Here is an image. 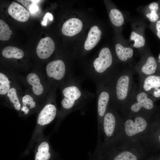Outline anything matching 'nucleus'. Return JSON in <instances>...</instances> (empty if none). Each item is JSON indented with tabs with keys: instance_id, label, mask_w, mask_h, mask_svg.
I'll return each instance as SVG.
<instances>
[{
	"instance_id": "2",
	"label": "nucleus",
	"mask_w": 160,
	"mask_h": 160,
	"mask_svg": "<svg viewBox=\"0 0 160 160\" xmlns=\"http://www.w3.org/2000/svg\"><path fill=\"white\" fill-rule=\"evenodd\" d=\"M113 61L111 51L107 47L102 48L99 52L98 57L94 60L92 73L100 78V84L107 83L117 73L114 74L109 71Z\"/></svg>"
},
{
	"instance_id": "15",
	"label": "nucleus",
	"mask_w": 160,
	"mask_h": 160,
	"mask_svg": "<svg viewBox=\"0 0 160 160\" xmlns=\"http://www.w3.org/2000/svg\"><path fill=\"white\" fill-rule=\"evenodd\" d=\"M116 124V117L111 111L107 110L103 117L102 129L107 137H111L114 134Z\"/></svg>"
},
{
	"instance_id": "26",
	"label": "nucleus",
	"mask_w": 160,
	"mask_h": 160,
	"mask_svg": "<svg viewBox=\"0 0 160 160\" xmlns=\"http://www.w3.org/2000/svg\"><path fill=\"white\" fill-rule=\"evenodd\" d=\"M22 101L23 105L27 106V105H28L30 109L34 108L36 105V103L33 101V97L28 95H25L23 97Z\"/></svg>"
},
{
	"instance_id": "23",
	"label": "nucleus",
	"mask_w": 160,
	"mask_h": 160,
	"mask_svg": "<svg viewBox=\"0 0 160 160\" xmlns=\"http://www.w3.org/2000/svg\"><path fill=\"white\" fill-rule=\"evenodd\" d=\"M7 96L10 101L13 105L17 111L21 109V104L17 97L15 88H11L7 93Z\"/></svg>"
},
{
	"instance_id": "35",
	"label": "nucleus",
	"mask_w": 160,
	"mask_h": 160,
	"mask_svg": "<svg viewBox=\"0 0 160 160\" xmlns=\"http://www.w3.org/2000/svg\"><path fill=\"white\" fill-rule=\"evenodd\" d=\"M159 141H160V135L159 136Z\"/></svg>"
},
{
	"instance_id": "13",
	"label": "nucleus",
	"mask_w": 160,
	"mask_h": 160,
	"mask_svg": "<svg viewBox=\"0 0 160 160\" xmlns=\"http://www.w3.org/2000/svg\"><path fill=\"white\" fill-rule=\"evenodd\" d=\"M83 23L80 20L76 18H70L63 24L62 32L64 35L73 36L81 31Z\"/></svg>"
},
{
	"instance_id": "33",
	"label": "nucleus",
	"mask_w": 160,
	"mask_h": 160,
	"mask_svg": "<svg viewBox=\"0 0 160 160\" xmlns=\"http://www.w3.org/2000/svg\"><path fill=\"white\" fill-rule=\"evenodd\" d=\"M29 109L27 106L22 105L20 110L24 112L25 114H27L28 113L29 111Z\"/></svg>"
},
{
	"instance_id": "36",
	"label": "nucleus",
	"mask_w": 160,
	"mask_h": 160,
	"mask_svg": "<svg viewBox=\"0 0 160 160\" xmlns=\"http://www.w3.org/2000/svg\"></svg>"
},
{
	"instance_id": "30",
	"label": "nucleus",
	"mask_w": 160,
	"mask_h": 160,
	"mask_svg": "<svg viewBox=\"0 0 160 160\" xmlns=\"http://www.w3.org/2000/svg\"><path fill=\"white\" fill-rule=\"evenodd\" d=\"M149 7L151 11H153L157 12L159 9V5L157 3L153 2L150 4Z\"/></svg>"
},
{
	"instance_id": "25",
	"label": "nucleus",
	"mask_w": 160,
	"mask_h": 160,
	"mask_svg": "<svg viewBox=\"0 0 160 160\" xmlns=\"http://www.w3.org/2000/svg\"><path fill=\"white\" fill-rule=\"evenodd\" d=\"M135 156L131 153L125 151L122 152L116 156L113 160H137Z\"/></svg>"
},
{
	"instance_id": "22",
	"label": "nucleus",
	"mask_w": 160,
	"mask_h": 160,
	"mask_svg": "<svg viewBox=\"0 0 160 160\" xmlns=\"http://www.w3.org/2000/svg\"><path fill=\"white\" fill-rule=\"evenodd\" d=\"M8 78L2 73H0V94L4 95L10 89V83Z\"/></svg>"
},
{
	"instance_id": "19",
	"label": "nucleus",
	"mask_w": 160,
	"mask_h": 160,
	"mask_svg": "<svg viewBox=\"0 0 160 160\" xmlns=\"http://www.w3.org/2000/svg\"><path fill=\"white\" fill-rule=\"evenodd\" d=\"M2 54L4 57L8 58L20 59L24 55V53L21 49L13 46L6 47L2 50Z\"/></svg>"
},
{
	"instance_id": "18",
	"label": "nucleus",
	"mask_w": 160,
	"mask_h": 160,
	"mask_svg": "<svg viewBox=\"0 0 160 160\" xmlns=\"http://www.w3.org/2000/svg\"><path fill=\"white\" fill-rule=\"evenodd\" d=\"M116 55L119 59L122 61H126L132 57L133 50L129 47H125L119 44L115 46Z\"/></svg>"
},
{
	"instance_id": "24",
	"label": "nucleus",
	"mask_w": 160,
	"mask_h": 160,
	"mask_svg": "<svg viewBox=\"0 0 160 160\" xmlns=\"http://www.w3.org/2000/svg\"><path fill=\"white\" fill-rule=\"evenodd\" d=\"M130 39L134 41L133 46L135 47H140L145 45V41L144 37L134 31L131 32Z\"/></svg>"
},
{
	"instance_id": "3",
	"label": "nucleus",
	"mask_w": 160,
	"mask_h": 160,
	"mask_svg": "<svg viewBox=\"0 0 160 160\" xmlns=\"http://www.w3.org/2000/svg\"><path fill=\"white\" fill-rule=\"evenodd\" d=\"M64 97L61 104L63 108L70 112L80 109L85 103V98L82 90L77 84L72 83L62 91Z\"/></svg>"
},
{
	"instance_id": "8",
	"label": "nucleus",
	"mask_w": 160,
	"mask_h": 160,
	"mask_svg": "<svg viewBox=\"0 0 160 160\" xmlns=\"http://www.w3.org/2000/svg\"><path fill=\"white\" fill-rule=\"evenodd\" d=\"M55 47L53 40L49 37H46L39 41L36 49V54L41 59L47 58L53 53Z\"/></svg>"
},
{
	"instance_id": "27",
	"label": "nucleus",
	"mask_w": 160,
	"mask_h": 160,
	"mask_svg": "<svg viewBox=\"0 0 160 160\" xmlns=\"http://www.w3.org/2000/svg\"><path fill=\"white\" fill-rule=\"evenodd\" d=\"M17 1L22 3L28 10L31 6L34 4H36L38 2L41 1L39 0H17Z\"/></svg>"
},
{
	"instance_id": "6",
	"label": "nucleus",
	"mask_w": 160,
	"mask_h": 160,
	"mask_svg": "<svg viewBox=\"0 0 160 160\" xmlns=\"http://www.w3.org/2000/svg\"><path fill=\"white\" fill-rule=\"evenodd\" d=\"M46 70L49 77L57 80H60L63 78L65 75V65L61 60H55L47 64Z\"/></svg>"
},
{
	"instance_id": "4",
	"label": "nucleus",
	"mask_w": 160,
	"mask_h": 160,
	"mask_svg": "<svg viewBox=\"0 0 160 160\" xmlns=\"http://www.w3.org/2000/svg\"><path fill=\"white\" fill-rule=\"evenodd\" d=\"M97 97V115L99 140L102 131L103 119L107 110L109 103L111 100V91L107 84H100Z\"/></svg>"
},
{
	"instance_id": "20",
	"label": "nucleus",
	"mask_w": 160,
	"mask_h": 160,
	"mask_svg": "<svg viewBox=\"0 0 160 160\" xmlns=\"http://www.w3.org/2000/svg\"><path fill=\"white\" fill-rule=\"evenodd\" d=\"M109 17L112 23L115 26H120L124 23L123 15L121 13L116 9H113L111 10Z\"/></svg>"
},
{
	"instance_id": "21",
	"label": "nucleus",
	"mask_w": 160,
	"mask_h": 160,
	"mask_svg": "<svg viewBox=\"0 0 160 160\" xmlns=\"http://www.w3.org/2000/svg\"><path fill=\"white\" fill-rule=\"evenodd\" d=\"M12 31L8 25L2 20H0V40L6 41L9 40Z\"/></svg>"
},
{
	"instance_id": "17",
	"label": "nucleus",
	"mask_w": 160,
	"mask_h": 160,
	"mask_svg": "<svg viewBox=\"0 0 160 160\" xmlns=\"http://www.w3.org/2000/svg\"><path fill=\"white\" fill-rule=\"evenodd\" d=\"M27 80L28 83L32 86V90L35 95H39L42 93L44 89L43 86L36 74L34 73L29 74L27 76Z\"/></svg>"
},
{
	"instance_id": "32",
	"label": "nucleus",
	"mask_w": 160,
	"mask_h": 160,
	"mask_svg": "<svg viewBox=\"0 0 160 160\" xmlns=\"http://www.w3.org/2000/svg\"><path fill=\"white\" fill-rule=\"evenodd\" d=\"M156 28L157 31V35L160 39V20L157 22L156 25Z\"/></svg>"
},
{
	"instance_id": "29",
	"label": "nucleus",
	"mask_w": 160,
	"mask_h": 160,
	"mask_svg": "<svg viewBox=\"0 0 160 160\" xmlns=\"http://www.w3.org/2000/svg\"><path fill=\"white\" fill-rule=\"evenodd\" d=\"M53 16L52 14L49 12H47L44 15L43 20L41 22V24L43 26H46L47 25L48 19L50 21L53 20Z\"/></svg>"
},
{
	"instance_id": "10",
	"label": "nucleus",
	"mask_w": 160,
	"mask_h": 160,
	"mask_svg": "<svg viewBox=\"0 0 160 160\" xmlns=\"http://www.w3.org/2000/svg\"><path fill=\"white\" fill-rule=\"evenodd\" d=\"M160 88V73L140 79L139 89L148 95L153 90Z\"/></svg>"
},
{
	"instance_id": "7",
	"label": "nucleus",
	"mask_w": 160,
	"mask_h": 160,
	"mask_svg": "<svg viewBox=\"0 0 160 160\" xmlns=\"http://www.w3.org/2000/svg\"><path fill=\"white\" fill-rule=\"evenodd\" d=\"M147 126L145 120L142 117L137 116L134 121L131 119L126 121L124 125L125 132L128 136H132L143 131Z\"/></svg>"
},
{
	"instance_id": "11",
	"label": "nucleus",
	"mask_w": 160,
	"mask_h": 160,
	"mask_svg": "<svg viewBox=\"0 0 160 160\" xmlns=\"http://www.w3.org/2000/svg\"><path fill=\"white\" fill-rule=\"evenodd\" d=\"M57 114V108L53 104H48L45 105L39 113L37 122L41 126L47 125L52 122Z\"/></svg>"
},
{
	"instance_id": "12",
	"label": "nucleus",
	"mask_w": 160,
	"mask_h": 160,
	"mask_svg": "<svg viewBox=\"0 0 160 160\" xmlns=\"http://www.w3.org/2000/svg\"><path fill=\"white\" fill-rule=\"evenodd\" d=\"M34 160H59L58 156L52 150L47 141L41 142L35 153Z\"/></svg>"
},
{
	"instance_id": "9",
	"label": "nucleus",
	"mask_w": 160,
	"mask_h": 160,
	"mask_svg": "<svg viewBox=\"0 0 160 160\" xmlns=\"http://www.w3.org/2000/svg\"><path fill=\"white\" fill-rule=\"evenodd\" d=\"M157 64L155 58L150 56L147 58L145 62L141 66L137 67L136 70L139 78L160 73L157 70Z\"/></svg>"
},
{
	"instance_id": "34",
	"label": "nucleus",
	"mask_w": 160,
	"mask_h": 160,
	"mask_svg": "<svg viewBox=\"0 0 160 160\" xmlns=\"http://www.w3.org/2000/svg\"><path fill=\"white\" fill-rule=\"evenodd\" d=\"M158 59L160 60V54H159V55Z\"/></svg>"
},
{
	"instance_id": "14",
	"label": "nucleus",
	"mask_w": 160,
	"mask_h": 160,
	"mask_svg": "<svg viewBox=\"0 0 160 160\" xmlns=\"http://www.w3.org/2000/svg\"><path fill=\"white\" fill-rule=\"evenodd\" d=\"M9 14L13 18L20 22L27 21L30 17L28 11L23 6L12 2L8 9Z\"/></svg>"
},
{
	"instance_id": "5",
	"label": "nucleus",
	"mask_w": 160,
	"mask_h": 160,
	"mask_svg": "<svg viewBox=\"0 0 160 160\" xmlns=\"http://www.w3.org/2000/svg\"><path fill=\"white\" fill-rule=\"evenodd\" d=\"M127 102H131L130 109L132 112H139L143 108L147 110H152L154 107L153 100L146 92L136 88L129 97Z\"/></svg>"
},
{
	"instance_id": "1",
	"label": "nucleus",
	"mask_w": 160,
	"mask_h": 160,
	"mask_svg": "<svg viewBox=\"0 0 160 160\" xmlns=\"http://www.w3.org/2000/svg\"><path fill=\"white\" fill-rule=\"evenodd\" d=\"M133 72L131 70L117 72L106 84L111 94V101L118 103L127 102L136 88L133 80Z\"/></svg>"
},
{
	"instance_id": "16",
	"label": "nucleus",
	"mask_w": 160,
	"mask_h": 160,
	"mask_svg": "<svg viewBox=\"0 0 160 160\" xmlns=\"http://www.w3.org/2000/svg\"><path fill=\"white\" fill-rule=\"evenodd\" d=\"M101 34V31L97 26H92L89 32L84 43V49L89 50L94 48L100 41Z\"/></svg>"
},
{
	"instance_id": "31",
	"label": "nucleus",
	"mask_w": 160,
	"mask_h": 160,
	"mask_svg": "<svg viewBox=\"0 0 160 160\" xmlns=\"http://www.w3.org/2000/svg\"><path fill=\"white\" fill-rule=\"evenodd\" d=\"M38 7L36 4H34L30 7L29 10L31 13H34L38 11Z\"/></svg>"
},
{
	"instance_id": "28",
	"label": "nucleus",
	"mask_w": 160,
	"mask_h": 160,
	"mask_svg": "<svg viewBox=\"0 0 160 160\" xmlns=\"http://www.w3.org/2000/svg\"><path fill=\"white\" fill-rule=\"evenodd\" d=\"M146 16L151 22L156 21L159 18L156 12L153 11H151V13L147 14Z\"/></svg>"
}]
</instances>
